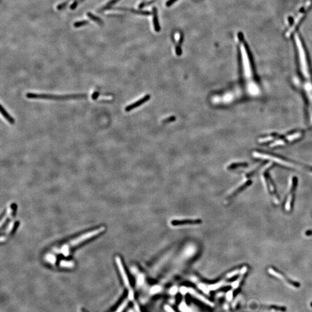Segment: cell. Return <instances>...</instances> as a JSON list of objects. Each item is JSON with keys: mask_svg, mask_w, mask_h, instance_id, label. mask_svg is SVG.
Here are the masks:
<instances>
[{"mask_svg": "<svg viewBox=\"0 0 312 312\" xmlns=\"http://www.w3.org/2000/svg\"><path fill=\"white\" fill-rule=\"evenodd\" d=\"M89 23V21H87V20H81V21L76 22L74 24V26L75 27H76V28H79L80 27L86 26V25H88Z\"/></svg>", "mask_w": 312, "mask_h": 312, "instance_id": "cell-17", "label": "cell"}, {"mask_svg": "<svg viewBox=\"0 0 312 312\" xmlns=\"http://www.w3.org/2000/svg\"><path fill=\"white\" fill-rule=\"evenodd\" d=\"M261 179L263 182L265 188L267 190L270 196L272 198L273 201L275 204H279L280 199L277 192L276 186L273 182L271 177L266 171H264L261 175Z\"/></svg>", "mask_w": 312, "mask_h": 312, "instance_id": "cell-4", "label": "cell"}, {"mask_svg": "<svg viewBox=\"0 0 312 312\" xmlns=\"http://www.w3.org/2000/svg\"><path fill=\"white\" fill-rule=\"evenodd\" d=\"M116 262H117V266H118V268H119V269L120 272V273L122 276V278L123 279V280L124 282V283L126 286L127 287L129 286V279H128V277L127 276V274L125 272V270L124 269V267H123V263L122 262V260L119 257H117L116 258Z\"/></svg>", "mask_w": 312, "mask_h": 312, "instance_id": "cell-10", "label": "cell"}, {"mask_svg": "<svg viewBox=\"0 0 312 312\" xmlns=\"http://www.w3.org/2000/svg\"><path fill=\"white\" fill-rule=\"evenodd\" d=\"M120 0H110L105 6H104L103 7H102L99 11L98 12H103L104 11H106V10H109V9H112V6L115 4H116L117 2H119Z\"/></svg>", "mask_w": 312, "mask_h": 312, "instance_id": "cell-15", "label": "cell"}, {"mask_svg": "<svg viewBox=\"0 0 312 312\" xmlns=\"http://www.w3.org/2000/svg\"><path fill=\"white\" fill-rule=\"evenodd\" d=\"M87 16L92 20H93L94 22H96L97 23H98L99 25L100 26H103L104 24V21L98 16H96L94 15V14H93L91 12H88L87 13Z\"/></svg>", "mask_w": 312, "mask_h": 312, "instance_id": "cell-14", "label": "cell"}, {"mask_svg": "<svg viewBox=\"0 0 312 312\" xmlns=\"http://www.w3.org/2000/svg\"><path fill=\"white\" fill-rule=\"evenodd\" d=\"M305 235L306 236H312V230H308L305 232Z\"/></svg>", "mask_w": 312, "mask_h": 312, "instance_id": "cell-21", "label": "cell"}, {"mask_svg": "<svg viewBox=\"0 0 312 312\" xmlns=\"http://www.w3.org/2000/svg\"><path fill=\"white\" fill-rule=\"evenodd\" d=\"M83 1H84V0H79V3H80V2H83Z\"/></svg>", "mask_w": 312, "mask_h": 312, "instance_id": "cell-23", "label": "cell"}, {"mask_svg": "<svg viewBox=\"0 0 312 312\" xmlns=\"http://www.w3.org/2000/svg\"><path fill=\"white\" fill-rule=\"evenodd\" d=\"M104 230V227H101L97 230H94L91 232L84 234L82 236H80L75 239L72 240L70 242L64 245V246H62L61 248L54 249V252L58 253H63L64 256H67L70 253V250L71 248L74 247V246L79 245V243L83 242L85 240L91 238L93 236H94L95 235H97L98 234H100L101 232H103Z\"/></svg>", "mask_w": 312, "mask_h": 312, "instance_id": "cell-2", "label": "cell"}, {"mask_svg": "<svg viewBox=\"0 0 312 312\" xmlns=\"http://www.w3.org/2000/svg\"><path fill=\"white\" fill-rule=\"evenodd\" d=\"M202 223L201 219H184V220H174L171 222L173 226H179L184 225H198Z\"/></svg>", "mask_w": 312, "mask_h": 312, "instance_id": "cell-7", "label": "cell"}, {"mask_svg": "<svg viewBox=\"0 0 312 312\" xmlns=\"http://www.w3.org/2000/svg\"><path fill=\"white\" fill-rule=\"evenodd\" d=\"M254 156L257 157V158L268 159V160H272V161H275V162H277V163H278L279 164H281L282 165L286 166V167H290V168H295V169H299V170L301 169V170H304V171H305L310 172V173H312V167H309V166H305V165H299V164H297L296 163H294V162H290V161L284 160L282 158H279V157H274V156H269V155H267L261 154L259 153H255L254 154Z\"/></svg>", "mask_w": 312, "mask_h": 312, "instance_id": "cell-3", "label": "cell"}, {"mask_svg": "<svg viewBox=\"0 0 312 312\" xmlns=\"http://www.w3.org/2000/svg\"><path fill=\"white\" fill-rule=\"evenodd\" d=\"M150 98V95H146L145 97H143V98H142L141 99H140L139 100L136 101L135 103H134L133 104H131V105H128L127 106H126V108H125V110L126 112H130L131 110H132V109H135V108H138V106H139L140 105L144 104L147 101L149 100Z\"/></svg>", "mask_w": 312, "mask_h": 312, "instance_id": "cell-9", "label": "cell"}, {"mask_svg": "<svg viewBox=\"0 0 312 312\" xmlns=\"http://www.w3.org/2000/svg\"><path fill=\"white\" fill-rule=\"evenodd\" d=\"M26 97L29 99H41L49 100H69L87 98L88 96L86 94H75L67 95H54L49 94H37L34 93H27Z\"/></svg>", "mask_w": 312, "mask_h": 312, "instance_id": "cell-1", "label": "cell"}, {"mask_svg": "<svg viewBox=\"0 0 312 312\" xmlns=\"http://www.w3.org/2000/svg\"><path fill=\"white\" fill-rule=\"evenodd\" d=\"M115 10H120V11H130L131 12H132L136 14H139L142 15H150V13L148 11H138L134 9H129L126 8H113Z\"/></svg>", "mask_w": 312, "mask_h": 312, "instance_id": "cell-12", "label": "cell"}, {"mask_svg": "<svg viewBox=\"0 0 312 312\" xmlns=\"http://www.w3.org/2000/svg\"><path fill=\"white\" fill-rule=\"evenodd\" d=\"M252 182L250 180H247L246 182H243L240 186L237 187L234 190V191L230 194V195L228 196V198L230 199V198H231L233 197H234L236 195H237L238 194H239V193L242 192L243 190L246 189L247 187L250 186L252 184Z\"/></svg>", "mask_w": 312, "mask_h": 312, "instance_id": "cell-8", "label": "cell"}, {"mask_svg": "<svg viewBox=\"0 0 312 312\" xmlns=\"http://www.w3.org/2000/svg\"><path fill=\"white\" fill-rule=\"evenodd\" d=\"M71 0H67V1H65L59 5H58L57 6V9L58 10V11H61V10H63V9H64L65 8H66V6H67L68 2L70 1Z\"/></svg>", "mask_w": 312, "mask_h": 312, "instance_id": "cell-18", "label": "cell"}, {"mask_svg": "<svg viewBox=\"0 0 312 312\" xmlns=\"http://www.w3.org/2000/svg\"><path fill=\"white\" fill-rule=\"evenodd\" d=\"M172 119L175 120V117H169V119H167L165 120V122H171V121H173V120H172Z\"/></svg>", "mask_w": 312, "mask_h": 312, "instance_id": "cell-22", "label": "cell"}, {"mask_svg": "<svg viewBox=\"0 0 312 312\" xmlns=\"http://www.w3.org/2000/svg\"><path fill=\"white\" fill-rule=\"evenodd\" d=\"M79 4V0H74V2L72 4V5L70 6V8L72 10L75 9Z\"/></svg>", "mask_w": 312, "mask_h": 312, "instance_id": "cell-19", "label": "cell"}, {"mask_svg": "<svg viewBox=\"0 0 312 312\" xmlns=\"http://www.w3.org/2000/svg\"><path fill=\"white\" fill-rule=\"evenodd\" d=\"M246 165V164H245V163H234V164H232L230 165L228 167V169H235V168H239V167H245Z\"/></svg>", "mask_w": 312, "mask_h": 312, "instance_id": "cell-16", "label": "cell"}, {"mask_svg": "<svg viewBox=\"0 0 312 312\" xmlns=\"http://www.w3.org/2000/svg\"><path fill=\"white\" fill-rule=\"evenodd\" d=\"M268 270H269V273L271 274H272V275H274L276 277L280 278L281 279H283L284 281L286 282L287 283L289 284L290 285L294 286V287H296V288H299L300 287L301 285L298 282L294 281V280L289 279L287 276H286V275L283 272H280V271H279L278 269H276L275 268L271 267V268H269Z\"/></svg>", "mask_w": 312, "mask_h": 312, "instance_id": "cell-6", "label": "cell"}, {"mask_svg": "<svg viewBox=\"0 0 312 312\" xmlns=\"http://www.w3.org/2000/svg\"><path fill=\"white\" fill-rule=\"evenodd\" d=\"M298 185V179L296 177L293 176L290 178L289 182V187L288 192L287 194L286 198V204H285V209L287 212H290L294 205V198H295V193L297 190Z\"/></svg>", "mask_w": 312, "mask_h": 312, "instance_id": "cell-5", "label": "cell"}, {"mask_svg": "<svg viewBox=\"0 0 312 312\" xmlns=\"http://www.w3.org/2000/svg\"><path fill=\"white\" fill-rule=\"evenodd\" d=\"M153 25H154L155 30L157 32H158L160 30V26L159 25V22H158V19L157 9L156 7L153 8Z\"/></svg>", "mask_w": 312, "mask_h": 312, "instance_id": "cell-13", "label": "cell"}, {"mask_svg": "<svg viewBox=\"0 0 312 312\" xmlns=\"http://www.w3.org/2000/svg\"><path fill=\"white\" fill-rule=\"evenodd\" d=\"M178 0H168L167 3H166V6H171L174 2H175L176 1H177Z\"/></svg>", "mask_w": 312, "mask_h": 312, "instance_id": "cell-20", "label": "cell"}, {"mask_svg": "<svg viewBox=\"0 0 312 312\" xmlns=\"http://www.w3.org/2000/svg\"><path fill=\"white\" fill-rule=\"evenodd\" d=\"M1 113L2 115L4 116V117L5 118V119L12 125L15 124V119L11 116V115L6 111V110L4 108V107L1 105Z\"/></svg>", "mask_w": 312, "mask_h": 312, "instance_id": "cell-11", "label": "cell"}]
</instances>
